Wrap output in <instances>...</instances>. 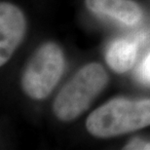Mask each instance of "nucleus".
<instances>
[{
    "mask_svg": "<svg viewBox=\"0 0 150 150\" xmlns=\"http://www.w3.org/2000/svg\"><path fill=\"white\" fill-rule=\"evenodd\" d=\"M124 149L150 150V142H144V140H142V139H133L125 146Z\"/></svg>",
    "mask_w": 150,
    "mask_h": 150,
    "instance_id": "nucleus-8",
    "label": "nucleus"
},
{
    "mask_svg": "<svg viewBox=\"0 0 150 150\" xmlns=\"http://www.w3.org/2000/svg\"><path fill=\"white\" fill-rule=\"evenodd\" d=\"M139 79L146 84H150V54L143 59L139 69Z\"/></svg>",
    "mask_w": 150,
    "mask_h": 150,
    "instance_id": "nucleus-7",
    "label": "nucleus"
},
{
    "mask_svg": "<svg viewBox=\"0 0 150 150\" xmlns=\"http://www.w3.org/2000/svg\"><path fill=\"white\" fill-rule=\"evenodd\" d=\"M150 126V100L114 98L87 118L86 127L97 137H112Z\"/></svg>",
    "mask_w": 150,
    "mask_h": 150,
    "instance_id": "nucleus-1",
    "label": "nucleus"
},
{
    "mask_svg": "<svg viewBox=\"0 0 150 150\" xmlns=\"http://www.w3.org/2000/svg\"><path fill=\"white\" fill-rule=\"evenodd\" d=\"M107 83L103 65L92 62L83 67L62 87L54 101V112L62 121H71L88 108Z\"/></svg>",
    "mask_w": 150,
    "mask_h": 150,
    "instance_id": "nucleus-2",
    "label": "nucleus"
},
{
    "mask_svg": "<svg viewBox=\"0 0 150 150\" xmlns=\"http://www.w3.org/2000/svg\"><path fill=\"white\" fill-rule=\"evenodd\" d=\"M86 5L94 13L108 16L127 25H134L142 20V12L131 0H86Z\"/></svg>",
    "mask_w": 150,
    "mask_h": 150,
    "instance_id": "nucleus-5",
    "label": "nucleus"
},
{
    "mask_svg": "<svg viewBox=\"0 0 150 150\" xmlns=\"http://www.w3.org/2000/svg\"><path fill=\"white\" fill-rule=\"evenodd\" d=\"M26 23L23 14L11 3L0 4V64L9 61L25 35Z\"/></svg>",
    "mask_w": 150,
    "mask_h": 150,
    "instance_id": "nucleus-4",
    "label": "nucleus"
},
{
    "mask_svg": "<svg viewBox=\"0 0 150 150\" xmlns=\"http://www.w3.org/2000/svg\"><path fill=\"white\" fill-rule=\"evenodd\" d=\"M137 55V46L136 43L125 39H119L108 47L105 59L111 69L117 73H124L133 67Z\"/></svg>",
    "mask_w": 150,
    "mask_h": 150,
    "instance_id": "nucleus-6",
    "label": "nucleus"
},
{
    "mask_svg": "<svg viewBox=\"0 0 150 150\" xmlns=\"http://www.w3.org/2000/svg\"><path fill=\"white\" fill-rule=\"evenodd\" d=\"M64 58L55 43H46L32 56L22 78L23 91L34 100L50 95L64 72Z\"/></svg>",
    "mask_w": 150,
    "mask_h": 150,
    "instance_id": "nucleus-3",
    "label": "nucleus"
}]
</instances>
